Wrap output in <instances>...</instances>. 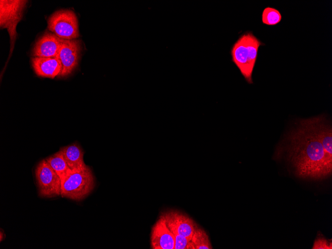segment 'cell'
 Listing matches in <instances>:
<instances>
[{
  "mask_svg": "<svg viewBox=\"0 0 332 249\" xmlns=\"http://www.w3.org/2000/svg\"><path fill=\"white\" fill-rule=\"evenodd\" d=\"M287 161L301 178L321 180L332 174V155L324 148L314 117L300 120L287 136Z\"/></svg>",
  "mask_w": 332,
  "mask_h": 249,
  "instance_id": "obj_1",
  "label": "cell"
},
{
  "mask_svg": "<svg viewBox=\"0 0 332 249\" xmlns=\"http://www.w3.org/2000/svg\"><path fill=\"white\" fill-rule=\"evenodd\" d=\"M264 45L252 32L247 31L240 36L231 48L232 61L249 84L253 83L252 74L258 48Z\"/></svg>",
  "mask_w": 332,
  "mask_h": 249,
  "instance_id": "obj_2",
  "label": "cell"
},
{
  "mask_svg": "<svg viewBox=\"0 0 332 249\" xmlns=\"http://www.w3.org/2000/svg\"><path fill=\"white\" fill-rule=\"evenodd\" d=\"M61 180V196L76 201L86 198L95 186L91 168L86 165L70 169Z\"/></svg>",
  "mask_w": 332,
  "mask_h": 249,
  "instance_id": "obj_3",
  "label": "cell"
},
{
  "mask_svg": "<svg viewBox=\"0 0 332 249\" xmlns=\"http://www.w3.org/2000/svg\"><path fill=\"white\" fill-rule=\"evenodd\" d=\"M48 29L61 39L73 40L79 37L75 13L69 9L55 11L48 20Z\"/></svg>",
  "mask_w": 332,
  "mask_h": 249,
  "instance_id": "obj_4",
  "label": "cell"
},
{
  "mask_svg": "<svg viewBox=\"0 0 332 249\" xmlns=\"http://www.w3.org/2000/svg\"><path fill=\"white\" fill-rule=\"evenodd\" d=\"M35 176L39 196L51 198L61 195V178L45 159L37 166Z\"/></svg>",
  "mask_w": 332,
  "mask_h": 249,
  "instance_id": "obj_5",
  "label": "cell"
},
{
  "mask_svg": "<svg viewBox=\"0 0 332 249\" xmlns=\"http://www.w3.org/2000/svg\"><path fill=\"white\" fill-rule=\"evenodd\" d=\"M27 0H0V28H7L11 46L16 37V26L22 18Z\"/></svg>",
  "mask_w": 332,
  "mask_h": 249,
  "instance_id": "obj_6",
  "label": "cell"
},
{
  "mask_svg": "<svg viewBox=\"0 0 332 249\" xmlns=\"http://www.w3.org/2000/svg\"><path fill=\"white\" fill-rule=\"evenodd\" d=\"M81 50L80 41L78 40H62L57 58L62 64V71L58 76L64 77L70 75L78 65Z\"/></svg>",
  "mask_w": 332,
  "mask_h": 249,
  "instance_id": "obj_7",
  "label": "cell"
},
{
  "mask_svg": "<svg viewBox=\"0 0 332 249\" xmlns=\"http://www.w3.org/2000/svg\"><path fill=\"white\" fill-rule=\"evenodd\" d=\"M161 216L172 233H177L191 240L198 227L192 219L181 212L174 210L163 212Z\"/></svg>",
  "mask_w": 332,
  "mask_h": 249,
  "instance_id": "obj_8",
  "label": "cell"
},
{
  "mask_svg": "<svg viewBox=\"0 0 332 249\" xmlns=\"http://www.w3.org/2000/svg\"><path fill=\"white\" fill-rule=\"evenodd\" d=\"M151 246L153 249H174V235L161 215L152 227Z\"/></svg>",
  "mask_w": 332,
  "mask_h": 249,
  "instance_id": "obj_9",
  "label": "cell"
},
{
  "mask_svg": "<svg viewBox=\"0 0 332 249\" xmlns=\"http://www.w3.org/2000/svg\"><path fill=\"white\" fill-rule=\"evenodd\" d=\"M63 39L54 33H45L36 42L32 51L34 57H57Z\"/></svg>",
  "mask_w": 332,
  "mask_h": 249,
  "instance_id": "obj_10",
  "label": "cell"
},
{
  "mask_svg": "<svg viewBox=\"0 0 332 249\" xmlns=\"http://www.w3.org/2000/svg\"><path fill=\"white\" fill-rule=\"evenodd\" d=\"M32 65L36 74L40 77L53 79L62 71V64L57 58L33 57Z\"/></svg>",
  "mask_w": 332,
  "mask_h": 249,
  "instance_id": "obj_11",
  "label": "cell"
},
{
  "mask_svg": "<svg viewBox=\"0 0 332 249\" xmlns=\"http://www.w3.org/2000/svg\"><path fill=\"white\" fill-rule=\"evenodd\" d=\"M71 169L85 165L84 153L80 146L76 143L64 147L60 150Z\"/></svg>",
  "mask_w": 332,
  "mask_h": 249,
  "instance_id": "obj_12",
  "label": "cell"
},
{
  "mask_svg": "<svg viewBox=\"0 0 332 249\" xmlns=\"http://www.w3.org/2000/svg\"><path fill=\"white\" fill-rule=\"evenodd\" d=\"M45 160L61 179L71 169L60 150Z\"/></svg>",
  "mask_w": 332,
  "mask_h": 249,
  "instance_id": "obj_13",
  "label": "cell"
},
{
  "mask_svg": "<svg viewBox=\"0 0 332 249\" xmlns=\"http://www.w3.org/2000/svg\"><path fill=\"white\" fill-rule=\"evenodd\" d=\"M192 249H212L209 236L202 228L195 229L190 240Z\"/></svg>",
  "mask_w": 332,
  "mask_h": 249,
  "instance_id": "obj_14",
  "label": "cell"
},
{
  "mask_svg": "<svg viewBox=\"0 0 332 249\" xmlns=\"http://www.w3.org/2000/svg\"><path fill=\"white\" fill-rule=\"evenodd\" d=\"M261 19L263 24L273 26L281 21L282 15L277 9L268 6L264 8L261 15Z\"/></svg>",
  "mask_w": 332,
  "mask_h": 249,
  "instance_id": "obj_15",
  "label": "cell"
},
{
  "mask_svg": "<svg viewBox=\"0 0 332 249\" xmlns=\"http://www.w3.org/2000/svg\"><path fill=\"white\" fill-rule=\"evenodd\" d=\"M173 233L175 236L174 249H192L190 240L177 233Z\"/></svg>",
  "mask_w": 332,
  "mask_h": 249,
  "instance_id": "obj_16",
  "label": "cell"
},
{
  "mask_svg": "<svg viewBox=\"0 0 332 249\" xmlns=\"http://www.w3.org/2000/svg\"><path fill=\"white\" fill-rule=\"evenodd\" d=\"M332 247V242L331 241L329 242V241L326 240L323 237L318 238L315 242L314 246L312 249H331Z\"/></svg>",
  "mask_w": 332,
  "mask_h": 249,
  "instance_id": "obj_17",
  "label": "cell"
},
{
  "mask_svg": "<svg viewBox=\"0 0 332 249\" xmlns=\"http://www.w3.org/2000/svg\"><path fill=\"white\" fill-rule=\"evenodd\" d=\"M5 235L3 232H2L1 229L0 232V241L1 242L4 239Z\"/></svg>",
  "mask_w": 332,
  "mask_h": 249,
  "instance_id": "obj_18",
  "label": "cell"
}]
</instances>
